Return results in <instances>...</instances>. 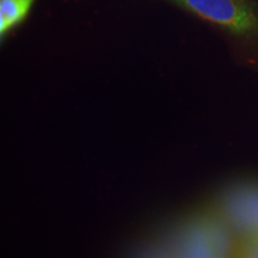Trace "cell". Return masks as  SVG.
I'll return each instance as SVG.
<instances>
[{
  "label": "cell",
  "instance_id": "4",
  "mask_svg": "<svg viewBox=\"0 0 258 258\" xmlns=\"http://www.w3.org/2000/svg\"><path fill=\"white\" fill-rule=\"evenodd\" d=\"M234 258H258V237L239 239Z\"/></svg>",
  "mask_w": 258,
  "mask_h": 258
},
{
  "label": "cell",
  "instance_id": "3",
  "mask_svg": "<svg viewBox=\"0 0 258 258\" xmlns=\"http://www.w3.org/2000/svg\"><path fill=\"white\" fill-rule=\"evenodd\" d=\"M35 0H0V34L4 36L14 25L27 17Z\"/></svg>",
  "mask_w": 258,
  "mask_h": 258
},
{
  "label": "cell",
  "instance_id": "1",
  "mask_svg": "<svg viewBox=\"0 0 258 258\" xmlns=\"http://www.w3.org/2000/svg\"><path fill=\"white\" fill-rule=\"evenodd\" d=\"M206 21L244 36L258 35V6L251 0H175Z\"/></svg>",
  "mask_w": 258,
  "mask_h": 258
},
{
  "label": "cell",
  "instance_id": "2",
  "mask_svg": "<svg viewBox=\"0 0 258 258\" xmlns=\"http://www.w3.org/2000/svg\"><path fill=\"white\" fill-rule=\"evenodd\" d=\"M218 214L234 237H258V183L234 185L221 196Z\"/></svg>",
  "mask_w": 258,
  "mask_h": 258
}]
</instances>
